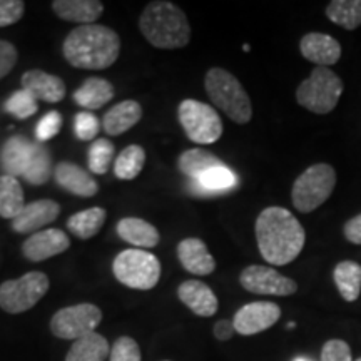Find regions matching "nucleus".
Here are the masks:
<instances>
[{
  "instance_id": "1",
  "label": "nucleus",
  "mask_w": 361,
  "mask_h": 361,
  "mask_svg": "<svg viewBox=\"0 0 361 361\" xmlns=\"http://www.w3.org/2000/svg\"><path fill=\"white\" fill-rule=\"evenodd\" d=\"M256 241L264 261L284 266L295 261L303 251L306 233L290 211L269 206L256 219Z\"/></svg>"
},
{
  "instance_id": "2",
  "label": "nucleus",
  "mask_w": 361,
  "mask_h": 361,
  "mask_svg": "<svg viewBox=\"0 0 361 361\" xmlns=\"http://www.w3.org/2000/svg\"><path fill=\"white\" fill-rule=\"evenodd\" d=\"M62 52L72 67L102 71L111 67L119 57L121 39L106 25H80L67 35Z\"/></svg>"
},
{
  "instance_id": "3",
  "label": "nucleus",
  "mask_w": 361,
  "mask_h": 361,
  "mask_svg": "<svg viewBox=\"0 0 361 361\" xmlns=\"http://www.w3.org/2000/svg\"><path fill=\"white\" fill-rule=\"evenodd\" d=\"M139 29L147 42L157 49H180L191 40L186 13L164 0L147 4L139 19Z\"/></svg>"
},
{
  "instance_id": "4",
  "label": "nucleus",
  "mask_w": 361,
  "mask_h": 361,
  "mask_svg": "<svg viewBox=\"0 0 361 361\" xmlns=\"http://www.w3.org/2000/svg\"><path fill=\"white\" fill-rule=\"evenodd\" d=\"M207 96L218 109L224 112L236 124H247L252 117L251 99L241 82L231 72L213 67L204 79Z\"/></svg>"
},
{
  "instance_id": "5",
  "label": "nucleus",
  "mask_w": 361,
  "mask_h": 361,
  "mask_svg": "<svg viewBox=\"0 0 361 361\" xmlns=\"http://www.w3.org/2000/svg\"><path fill=\"white\" fill-rule=\"evenodd\" d=\"M335 186L336 171L333 166L324 164V162L310 166L303 174L298 176L295 184H293V206L303 214L313 213L323 202L329 200Z\"/></svg>"
},
{
  "instance_id": "6",
  "label": "nucleus",
  "mask_w": 361,
  "mask_h": 361,
  "mask_svg": "<svg viewBox=\"0 0 361 361\" xmlns=\"http://www.w3.org/2000/svg\"><path fill=\"white\" fill-rule=\"evenodd\" d=\"M343 80L328 67H314L311 75L296 89V101L314 114H329L343 94Z\"/></svg>"
},
{
  "instance_id": "7",
  "label": "nucleus",
  "mask_w": 361,
  "mask_h": 361,
  "mask_svg": "<svg viewBox=\"0 0 361 361\" xmlns=\"http://www.w3.org/2000/svg\"><path fill=\"white\" fill-rule=\"evenodd\" d=\"M112 271L124 286L147 291L159 283L161 263L154 255L144 250H126L116 256Z\"/></svg>"
},
{
  "instance_id": "8",
  "label": "nucleus",
  "mask_w": 361,
  "mask_h": 361,
  "mask_svg": "<svg viewBox=\"0 0 361 361\" xmlns=\"http://www.w3.org/2000/svg\"><path fill=\"white\" fill-rule=\"evenodd\" d=\"M51 281L42 271H30L19 279L0 284V308L6 313L19 314L39 303L49 291Z\"/></svg>"
},
{
  "instance_id": "9",
  "label": "nucleus",
  "mask_w": 361,
  "mask_h": 361,
  "mask_svg": "<svg viewBox=\"0 0 361 361\" xmlns=\"http://www.w3.org/2000/svg\"><path fill=\"white\" fill-rule=\"evenodd\" d=\"M179 124L192 142L214 144L223 135L221 117L209 104L186 99L179 104Z\"/></svg>"
},
{
  "instance_id": "10",
  "label": "nucleus",
  "mask_w": 361,
  "mask_h": 361,
  "mask_svg": "<svg viewBox=\"0 0 361 361\" xmlns=\"http://www.w3.org/2000/svg\"><path fill=\"white\" fill-rule=\"evenodd\" d=\"M102 322V311L92 303H80L59 310L51 319V331L61 340H79L96 331Z\"/></svg>"
},
{
  "instance_id": "11",
  "label": "nucleus",
  "mask_w": 361,
  "mask_h": 361,
  "mask_svg": "<svg viewBox=\"0 0 361 361\" xmlns=\"http://www.w3.org/2000/svg\"><path fill=\"white\" fill-rule=\"evenodd\" d=\"M239 283L246 291L255 295L291 296L298 291V284L291 278L283 276L276 269L259 264L243 269V273L239 274Z\"/></svg>"
},
{
  "instance_id": "12",
  "label": "nucleus",
  "mask_w": 361,
  "mask_h": 361,
  "mask_svg": "<svg viewBox=\"0 0 361 361\" xmlns=\"http://www.w3.org/2000/svg\"><path fill=\"white\" fill-rule=\"evenodd\" d=\"M279 316H281V308L276 303L255 301V303H247L236 311L233 324L239 335L252 336L276 324Z\"/></svg>"
},
{
  "instance_id": "13",
  "label": "nucleus",
  "mask_w": 361,
  "mask_h": 361,
  "mask_svg": "<svg viewBox=\"0 0 361 361\" xmlns=\"http://www.w3.org/2000/svg\"><path fill=\"white\" fill-rule=\"evenodd\" d=\"M71 239L61 229H45L27 238L22 245V255L29 261L40 263L69 250Z\"/></svg>"
},
{
  "instance_id": "14",
  "label": "nucleus",
  "mask_w": 361,
  "mask_h": 361,
  "mask_svg": "<svg viewBox=\"0 0 361 361\" xmlns=\"http://www.w3.org/2000/svg\"><path fill=\"white\" fill-rule=\"evenodd\" d=\"M300 51L306 61L316 67L335 66L341 57V45L335 37L322 32L306 34L300 42Z\"/></svg>"
},
{
  "instance_id": "15",
  "label": "nucleus",
  "mask_w": 361,
  "mask_h": 361,
  "mask_svg": "<svg viewBox=\"0 0 361 361\" xmlns=\"http://www.w3.org/2000/svg\"><path fill=\"white\" fill-rule=\"evenodd\" d=\"M59 213H61V206H59V202L56 201H34L30 202V204H25L24 209L20 211V214L12 219V229L20 234L37 233V229L51 224L52 221H56Z\"/></svg>"
},
{
  "instance_id": "16",
  "label": "nucleus",
  "mask_w": 361,
  "mask_h": 361,
  "mask_svg": "<svg viewBox=\"0 0 361 361\" xmlns=\"http://www.w3.org/2000/svg\"><path fill=\"white\" fill-rule=\"evenodd\" d=\"M178 296L189 310L201 318H209L219 308L218 298L206 283L197 279H188L178 288Z\"/></svg>"
},
{
  "instance_id": "17",
  "label": "nucleus",
  "mask_w": 361,
  "mask_h": 361,
  "mask_svg": "<svg viewBox=\"0 0 361 361\" xmlns=\"http://www.w3.org/2000/svg\"><path fill=\"white\" fill-rule=\"evenodd\" d=\"M178 258L184 269L197 276H207L216 269L213 255L200 238L183 239L178 245Z\"/></svg>"
},
{
  "instance_id": "18",
  "label": "nucleus",
  "mask_w": 361,
  "mask_h": 361,
  "mask_svg": "<svg viewBox=\"0 0 361 361\" xmlns=\"http://www.w3.org/2000/svg\"><path fill=\"white\" fill-rule=\"evenodd\" d=\"M54 178H56L59 186L66 189L67 192L74 194V196L92 197L99 191L96 180L90 178L87 171L79 168L74 162H59L56 171H54Z\"/></svg>"
},
{
  "instance_id": "19",
  "label": "nucleus",
  "mask_w": 361,
  "mask_h": 361,
  "mask_svg": "<svg viewBox=\"0 0 361 361\" xmlns=\"http://www.w3.org/2000/svg\"><path fill=\"white\" fill-rule=\"evenodd\" d=\"M22 89L29 90L37 101L56 104L66 96L64 80L40 69L27 71L22 75Z\"/></svg>"
},
{
  "instance_id": "20",
  "label": "nucleus",
  "mask_w": 361,
  "mask_h": 361,
  "mask_svg": "<svg viewBox=\"0 0 361 361\" xmlns=\"http://www.w3.org/2000/svg\"><path fill=\"white\" fill-rule=\"evenodd\" d=\"M52 11L62 20L90 25L102 16L104 6L99 0H54Z\"/></svg>"
},
{
  "instance_id": "21",
  "label": "nucleus",
  "mask_w": 361,
  "mask_h": 361,
  "mask_svg": "<svg viewBox=\"0 0 361 361\" xmlns=\"http://www.w3.org/2000/svg\"><path fill=\"white\" fill-rule=\"evenodd\" d=\"M142 107L137 101L128 99L111 107L102 117V129L109 135H121L141 121Z\"/></svg>"
},
{
  "instance_id": "22",
  "label": "nucleus",
  "mask_w": 361,
  "mask_h": 361,
  "mask_svg": "<svg viewBox=\"0 0 361 361\" xmlns=\"http://www.w3.org/2000/svg\"><path fill=\"white\" fill-rule=\"evenodd\" d=\"M30 151H32V142L27 141L22 135H13L6 141L0 151V162H2V169L6 171V174L13 176V178L24 176Z\"/></svg>"
},
{
  "instance_id": "23",
  "label": "nucleus",
  "mask_w": 361,
  "mask_h": 361,
  "mask_svg": "<svg viewBox=\"0 0 361 361\" xmlns=\"http://www.w3.org/2000/svg\"><path fill=\"white\" fill-rule=\"evenodd\" d=\"M74 101L84 109L96 111L106 106L114 97V87L109 80L101 78H89L74 92Z\"/></svg>"
},
{
  "instance_id": "24",
  "label": "nucleus",
  "mask_w": 361,
  "mask_h": 361,
  "mask_svg": "<svg viewBox=\"0 0 361 361\" xmlns=\"http://www.w3.org/2000/svg\"><path fill=\"white\" fill-rule=\"evenodd\" d=\"M121 239L137 247H154L159 243V231L147 221L139 218H124L116 228Z\"/></svg>"
},
{
  "instance_id": "25",
  "label": "nucleus",
  "mask_w": 361,
  "mask_h": 361,
  "mask_svg": "<svg viewBox=\"0 0 361 361\" xmlns=\"http://www.w3.org/2000/svg\"><path fill=\"white\" fill-rule=\"evenodd\" d=\"M111 355L109 341L99 333H89L72 343L66 361H106Z\"/></svg>"
},
{
  "instance_id": "26",
  "label": "nucleus",
  "mask_w": 361,
  "mask_h": 361,
  "mask_svg": "<svg viewBox=\"0 0 361 361\" xmlns=\"http://www.w3.org/2000/svg\"><path fill=\"white\" fill-rule=\"evenodd\" d=\"M333 279L341 298L353 303L361 295V264L356 261H340L333 269Z\"/></svg>"
},
{
  "instance_id": "27",
  "label": "nucleus",
  "mask_w": 361,
  "mask_h": 361,
  "mask_svg": "<svg viewBox=\"0 0 361 361\" xmlns=\"http://www.w3.org/2000/svg\"><path fill=\"white\" fill-rule=\"evenodd\" d=\"M25 207L24 191L13 176H0V218L13 219Z\"/></svg>"
},
{
  "instance_id": "28",
  "label": "nucleus",
  "mask_w": 361,
  "mask_h": 361,
  "mask_svg": "<svg viewBox=\"0 0 361 361\" xmlns=\"http://www.w3.org/2000/svg\"><path fill=\"white\" fill-rule=\"evenodd\" d=\"M104 221H106V209L96 206L71 216L69 221H67V228L72 234H75L80 239H90L101 231Z\"/></svg>"
},
{
  "instance_id": "29",
  "label": "nucleus",
  "mask_w": 361,
  "mask_h": 361,
  "mask_svg": "<svg viewBox=\"0 0 361 361\" xmlns=\"http://www.w3.org/2000/svg\"><path fill=\"white\" fill-rule=\"evenodd\" d=\"M219 164H223L219 157H216L213 152L204 151V149H189V151L183 152L178 159L179 171L191 180L197 179L206 171Z\"/></svg>"
},
{
  "instance_id": "30",
  "label": "nucleus",
  "mask_w": 361,
  "mask_h": 361,
  "mask_svg": "<svg viewBox=\"0 0 361 361\" xmlns=\"http://www.w3.org/2000/svg\"><path fill=\"white\" fill-rule=\"evenodd\" d=\"M51 169L52 159L47 147H45L42 142H32V151H30L29 162H27V168L22 178H24L29 184L40 186V184L47 183L49 180Z\"/></svg>"
},
{
  "instance_id": "31",
  "label": "nucleus",
  "mask_w": 361,
  "mask_h": 361,
  "mask_svg": "<svg viewBox=\"0 0 361 361\" xmlns=\"http://www.w3.org/2000/svg\"><path fill=\"white\" fill-rule=\"evenodd\" d=\"M326 17L346 30L361 25V0H333L326 7Z\"/></svg>"
},
{
  "instance_id": "32",
  "label": "nucleus",
  "mask_w": 361,
  "mask_h": 361,
  "mask_svg": "<svg viewBox=\"0 0 361 361\" xmlns=\"http://www.w3.org/2000/svg\"><path fill=\"white\" fill-rule=\"evenodd\" d=\"M146 162V151L137 144H130L117 156L114 164V174L121 180H130L137 178Z\"/></svg>"
},
{
  "instance_id": "33",
  "label": "nucleus",
  "mask_w": 361,
  "mask_h": 361,
  "mask_svg": "<svg viewBox=\"0 0 361 361\" xmlns=\"http://www.w3.org/2000/svg\"><path fill=\"white\" fill-rule=\"evenodd\" d=\"M194 180H197V183H200L206 191L213 194V196H221V194L233 191V189L238 186L236 174H234L233 171L224 164L211 168L209 171H206L204 174H201L200 178Z\"/></svg>"
},
{
  "instance_id": "34",
  "label": "nucleus",
  "mask_w": 361,
  "mask_h": 361,
  "mask_svg": "<svg viewBox=\"0 0 361 361\" xmlns=\"http://www.w3.org/2000/svg\"><path fill=\"white\" fill-rule=\"evenodd\" d=\"M114 159V146L107 139H97L90 144L87 152V164L90 173L94 174H106L109 169L111 162Z\"/></svg>"
},
{
  "instance_id": "35",
  "label": "nucleus",
  "mask_w": 361,
  "mask_h": 361,
  "mask_svg": "<svg viewBox=\"0 0 361 361\" xmlns=\"http://www.w3.org/2000/svg\"><path fill=\"white\" fill-rule=\"evenodd\" d=\"M4 109H6L8 114L17 117V119H29L30 116H34L35 112L39 111V104L37 99H35L29 90L20 89L16 90V92L7 99L6 104H4Z\"/></svg>"
},
{
  "instance_id": "36",
  "label": "nucleus",
  "mask_w": 361,
  "mask_h": 361,
  "mask_svg": "<svg viewBox=\"0 0 361 361\" xmlns=\"http://www.w3.org/2000/svg\"><path fill=\"white\" fill-rule=\"evenodd\" d=\"M101 129V123L90 112H79L74 119V134L79 141H92Z\"/></svg>"
},
{
  "instance_id": "37",
  "label": "nucleus",
  "mask_w": 361,
  "mask_h": 361,
  "mask_svg": "<svg viewBox=\"0 0 361 361\" xmlns=\"http://www.w3.org/2000/svg\"><path fill=\"white\" fill-rule=\"evenodd\" d=\"M111 361H141V350L135 340L129 336H121L111 348Z\"/></svg>"
},
{
  "instance_id": "38",
  "label": "nucleus",
  "mask_w": 361,
  "mask_h": 361,
  "mask_svg": "<svg viewBox=\"0 0 361 361\" xmlns=\"http://www.w3.org/2000/svg\"><path fill=\"white\" fill-rule=\"evenodd\" d=\"M61 128H62V116L59 114L57 111H51L39 121L37 128H35V137H37L39 142L49 141V139L56 137Z\"/></svg>"
},
{
  "instance_id": "39",
  "label": "nucleus",
  "mask_w": 361,
  "mask_h": 361,
  "mask_svg": "<svg viewBox=\"0 0 361 361\" xmlns=\"http://www.w3.org/2000/svg\"><path fill=\"white\" fill-rule=\"evenodd\" d=\"M319 361H353L350 345L343 340H328L323 345Z\"/></svg>"
},
{
  "instance_id": "40",
  "label": "nucleus",
  "mask_w": 361,
  "mask_h": 361,
  "mask_svg": "<svg viewBox=\"0 0 361 361\" xmlns=\"http://www.w3.org/2000/svg\"><path fill=\"white\" fill-rule=\"evenodd\" d=\"M25 12V4L20 0H0V27L17 24Z\"/></svg>"
},
{
  "instance_id": "41",
  "label": "nucleus",
  "mask_w": 361,
  "mask_h": 361,
  "mask_svg": "<svg viewBox=\"0 0 361 361\" xmlns=\"http://www.w3.org/2000/svg\"><path fill=\"white\" fill-rule=\"evenodd\" d=\"M17 49L7 40H0V79H4L17 64Z\"/></svg>"
},
{
  "instance_id": "42",
  "label": "nucleus",
  "mask_w": 361,
  "mask_h": 361,
  "mask_svg": "<svg viewBox=\"0 0 361 361\" xmlns=\"http://www.w3.org/2000/svg\"><path fill=\"white\" fill-rule=\"evenodd\" d=\"M343 233H345V238L348 239L350 243H353V245H361V214L346 221Z\"/></svg>"
},
{
  "instance_id": "43",
  "label": "nucleus",
  "mask_w": 361,
  "mask_h": 361,
  "mask_svg": "<svg viewBox=\"0 0 361 361\" xmlns=\"http://www.w3.org/2000/svg\"><path fill=\"white\" fill-rule=\"evenodd\" d=\"M234 333H236V329H234V324L233 322H229V319H221V322L214 324V336L218 338L219 341L231 340Z\"/></svg>"
},
{
  "instance_id": "44",
  "label": "nucleus",
  "mask_w": 361,
  "mask_h": 361,
  "mask_svg": "<svg viewBox=\"0 0 361 361\" xmlns=\"http://www.w3.org/2000/svg\"><path fill=\"white\" fill-rule=\"evenodd\" d=\"M293 361H313V360H310V358H306V356H298V358H295Z\"/></svg>"
},
{
  "instance_id": "45",
  "label": "nucleus",
  "mask_w": 361,
  "mask_h": 361,
  "mask_svg": "<svg viewBox=\"0 0 361 361\" xmlns=\"http://www.w3.org/2000/svg\"><path fill=\"white\" fill-rule=\"evenodd\" d=\"M355 361H361V356H360V358H358V360H355Z\"/></svg>"
}]
</instances>
